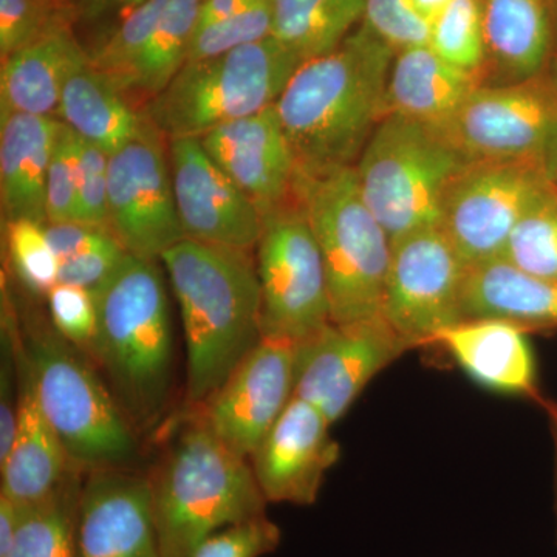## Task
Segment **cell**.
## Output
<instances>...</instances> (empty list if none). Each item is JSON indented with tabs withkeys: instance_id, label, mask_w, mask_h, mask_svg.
<instances>
[{
	"instance_id": "obj_1",
	"label": "cell",
	"mask_w": 557,
	"mask_h": 557,
	"mask_svg": "<svg viewBox=\"0 0 557 557\" xmlns=\"http://www.w3.org/2000/svg\"><path fill=\"white\" fill-rule=\"evenodd\" d=\"M395 51L359 25L335 50L299 65L276 101L296 168L355 166L386 116Z\"/></svg>"
},
{
	"instance_id": "obj_2",
	"label": "cell",
	"mask_w": 557,
	"mask_h": 557,
	"mask_svg": "<svg viewBox=\"0 0 557 557\" xmlns=\"http://www.w3.org/2000/svg\"><path fill=\"white\" fill-rule=\"evenodd\" d=\"M161 260L185 332L186 397L205 405L262 341L256 259L240 249L183 239Z\"/></svg>"
},
{
	"instance_id": "obj_3",
	"label": "cell",
	"mask_w": 557,
	"mask_h": 557,
	"mask_svg": "<svg viewBox=\"0 0 557 557\" xmlns=\"http://www.w3.org/2000/svg\"><path fill=\"white\" fill-rule=\"evenodd\" d=\"M98 327L90 354L135 431L159 423L170 399L172 324L166 288L156 260L127 252L94 293Z\"/></svg>"
},
{
	"instance_id": "obj_4",
	"label": "cell",
	"mask_w": 557,
	"mask_h": 557,
	"mask_svg": "<svg viewBox=\"0 0 557 557\" xmlns=\"http://www.w3.org/2000/svg\"><path fill=\"white\" fill-rule=\"evenodd\" d=\"M150 480L160 557H190L222 528L267 515L248 458L231 450L201 420L189 428Z\"/></svg>"
},
{
	"instance_id": "obj_5",
	"label": "cell",
	"mask_w": 557,
	"mask_h": 557,
	"mask_svg": "<svg viewBox=\"0 0 557 557\" xmlns=\"http://www.w3.org/2000/svg\"><path fill=\"white\" fill-rule=\"evenodd\" d=\"M293 197L321 249L332 322L381 317L392 242L362 199L355 166L296 168Z\"/></svg>"
},
{
	"instance_id": "obj_6",
	"label": "cell",
	"mask_w": 557,
	"mask_h": 557,
	"mask_svg": "<svg viewBox=\"0 0 557 557\" xmlns=\"http://www.w3.org/2000/svg\"><path fill=\"white\" fill-rule=\"evenodd\" d=\"M471 160L440 127L384 116L355 164L362 199L395 242L438 228L454 182Z\"/></svg>"
},
{
	"instance_id": "obj_7",
	"label": "cell",
	"mask_w": 557,
	"mask_h": 557,
	"mask_svg": "<svg viewBox=\"0 0 557 557\" xmlns=\"http://www.w3.org/2000/svg\"><path fill=\"white\" fill-rule=\"evenodd\" d=\"M57 330L28 325L21 351L40 409L76 469L123 468L137 454L135 429L100 376Z\"/></svg>"
},
{
	"instance_id": "obj_8",
	"label": "cell",
	"mask_w": 557,
	"mask_h": 557,
	"mask_svg": "<svg viewBox=\"0 0 557 557\" xmlns=\"http://www.w3.org/2000/svg\"><path fill=\"white\" fill-rule=\"evenodd\" d=\"M302 62L274 36L208 60L186 62L143 113L168 141L201 138L215 127L276 104Z\"/></svg>"
},
{
	"instance_id": "obj_9",
	"label": "cell",
	"mask_w": 557,
	"mask_h": 557,
	"mask_svg": "<svg viewBox=\"0 0 557 557\" xmlns=\"http://www.w3.org/2000/svg\"><path fill=\"white\" fill-rule=\"evenodd\" d=\"M256 267L262 338L300 344L332 322L321 249L295 197L263 212Z\"/></svg>"
},
{
	"instance_id": "obj_10",
	"label": "cell",
	"mask_w": 557,
	"mask_h": 557,
	"mask_svg": "<svg viewBox=\"0 0 557 557\" xmlns=\"http://www.w3.org/2000/svg\"><path fill=\"white\" fill-rule=\"evenodd\" d=\"M471 161H519L547 172L557 137V72L505 86H479L443 127Z\"/></svg>"
},
{
	"instance_id": "obj_11",
	"label": "cell",
	"mask_w": 557,
	"mask_h": 557,
	"mask_svg": "<svg viewBox=\"0 0 557 557\" xmlns=\"http://www.w3.org/2000/svg\"><path fill=\"white\" fill-rule=\"evenodd\" d=\"M467 269L440 226L392 242L381 317L410 350L435 346L443 332L463 322Z\"/></svg>"
},
{
	"instance_id": "obj_12",
	"label": "cell",
	"mask_w": 557,
	"mask_h": 557,
	"mask_svg": "<svg viewBox=\"0 0 557 557\" xmlns=\"http://www.w3.org/2000/svg\"><path fill=\"white\" fill-rule=\"evenodd\" d=\"M555 188L536 164L471 161L446 197L440 228L467 267L502 259L519 220Z\"/></svg>"
},
{
	"instance_id": "obj_13",
	"label": "cell",
	"mask_w": 557,
	"mask_h": 557,
	"mask_svg": "<svg viewBox=\"0 0 557 557\" xmlns=\"http://www.w3.org/2000/svg\"><path fill=\"white\" fill-rule=\"evenodd\" d=\"M109 228L129 255L161 260L186 239L175 205L168 139L143 113L135 137L109 160Z\"/></svg>"
},
{
	"instance_id": "obj_14",
	"label": "cell",
	"mask_w": 557,
	"mask_h": 557,
	"mask_svg": "<svg viewBox=\"0 0 557 557\" xmlns=\"http://www.w3.org/2000/svg\"><path fill=\"white\" fill-rule=\"evenodd\" d=\"M409 350L383 317L330 322L296 346L295 395L335 424L372 380Z\"/></svg>"
},
{
	"instance_id": "obj_15",
	"label": "cell",
	"mask_w": 557,
	"mask_h": 557,
	"mask_svg": "<svg viewBox=\"0 0 557 557\" xmlns=\"http://www.w3.org/2000/svg\"><path fill=\"white\" fill-rule=\"evenodd\" d=\"M296 346L262 338L205 403V424L240 457H252L295 397Z\"/></svg>"
},
{
	"instance_id": "obj_16",
	"label": "cell",
	"mask_w": 557,
	"mask_h": 557,
	"mask_svg": "<svg viewBox=\"0 0 557 557\" xmlns=\"http://www.w3.org/2000/svg\"><path fill=\"white\" fill-rule=\"evenodd\" d=\"M168 153L186 239L255 251L262 234V212L211 160L200 138L170 139Z\"/></svg>"
},
{
	"instance_id": "obj_17",
	"label": "cell",
	"mask_w": 557,
	"mask_h": 557,
	"mask_svg": "<svg viewBox=\"0 0 557 557\" xmlns=\"http://www.w3.org/2000/svg\"><path fill=\"white\" fill-rule=\"evenodd\" d=\"M332 423L309 403L293 397L251 457L260 491L269 504L310 507L317 504L341 446Z\"/></svg>"
},
{
	"instance_id": "obj_18",
	"label": "cell",
	"mask_w": 557,
	"mask_h": 557,
	"mask_svg": "<svg viewBox=\"0 0 557 557\" xmlns=\"http://www.w3.org/2000/svg\"><path fill=\"white\" fill-rule=\"evenodd\" d=\"M78 557H160L149 479L90 471L79 497Z\"/></svg>"
},
{
	"instance_id": "obj_19",
	"label": "cell",
	"mask_w": 557,
	"mask_h": 557,
	"mask_svg": "<svg viewBox=\"0 0 557 557\" xmlns=\"http://www.w3.org/2000/svg\"><path fill=\"white\" fill-rule=\"evenodd\" d=\"M200 141L262 214L293 199L296 159L276 106L215 127Z\"/></svg>"
},
{
	"instance_id": "obj_20",
	"label": "cell",
	"mask_w": 557,
	"mask_h": 557,
	"mask_svg": "<svg viewBox=\"0 0 557 557\" xmlns=\"http://www.w3.org/2000/svg\"><path fill=\"white\" fill-rule=\"evenodd\" d=\"M530 333L500 319H471L438 336L435 346L448 351L472 383L504 397L541 401L536 357Z\"/></svg>"
},
{
	"instance_id": "obj_21",
	"label": "cell",
	"mask_w": 557,
	"mask_h": 557,
	"mask_svg": "<svg viewBox=\"0 0 557 557\" xmlns=\"http://www.w3.org/2000/svg\"><path fill=\"white\" fill-rule=\"evenodd\" d=\"M485 27V86L533 79L556 58L548 0H482Z\"/></svg>"
},
{
	"instance_id": "obj_22",
	"label": "cell",
	"mask_w": 557,
	"mask_h": 557,
	"mask_svg": "<svg viewBox=\"0 0 557 557\" xmlns=\"http://www.w3.org/2000/svg\"><path fill=\"white\" fill-rule=\"evenodd\" d=\"M17 375H20V412L16 435L9 456L0 463L2 487L14 504H38L57 493L73 469L67 453L40 409L30 369L17 339Z\"/></svg>"
},
{
	"instance_id": "obj_23",
	"label": "cell",
	"mask_w": 557,
	"mask_h": 557,
	"mask_svg": "<svg viewBox=\"0 0 557 557\" xmlns=\"http://www.w3.org/2000/svg\"><path fill=\"white\" fill-rule=\"evenodd\" d=\"M61 121L0 112V201L3 220L46 225L47 171Z\"/></svg>"
},
{
	"instance_id": "obj_24",
	"label": "cell",
	"mask_w": 557,
	"mask_h": 557,
	"mask_svg": "<svg viewBox=\"0 0 557 557\" xmlns=\"http://www.w3.org/2000/svg\"><path fill=\"white\" fill-rule=\"evenodd\" d=\"M479 86V75L449 64L429 46L398 51L388 73L386 116L443 129Z\"/></svg>"
},
{
	"instance_id": "obj_25",
	"label": "cell",
	"mask_w": 557,
	"mask_h": 557,
	"mask_svg": "<svg viewBox=\"0 0 557 557\" xmlns=\"http://www.w3.org/2000/svg\"><path fill=\"white\" fill-rule=\"evenodd\" d=\"M461 314L463 321L500 319L528 333L557 329V281L525 273L505 259L468 267Z\"/></svg>"
},
{
	"instance_id": "obj_26",
	"label": "cell",
	"mask_w": 557,
	"mask_h": 557,
	"mask_svg": "<svg viewBox=\"0 0 557 557\" xmlns=\"http://www.w3.org/2000/svg\"><path fill=\"white\" fill-rule=\"evenodd\" d=\"M87 60V51L73 33V25H61L47 33L2 60L0 110L57 119L65 79Z\"/></svg>"
},
{
	"instance_id": "obj_27",
	"label": "cell",
	"mask_w": 557,
	"mask_h": 557,
	"mask_svg": "<svg viewBox=\"0 0 557 557\" xmlns=\"http://www.w3.org/2000/svg\"><path fill=\"white\" fill-rule=\"evenodd\" d=\"M57 119L81 138L113 156L135 137L143 112L127 101L106 73L87 60L65 79Z\"/></svg>"
},
{
	"instance_id": "obj_28",
	"label": "cell",
	"mask_w": 557,
	"mask_h": 557,
	"mask_svg": "<svg viewBox=\"0 0 557 557\" xmlns=\"http://www.w3.org/2000/svg\"><path fill=\"white\" fill-rule=\"evenodd\" d=\"M203 0H170L149 42L129 69L113 79L138 112L149 104L188 60Z\"/></svg>"
},
{
	"instance_id": "obj_29",
	"label": "cell",
	"mask_w": 557,
	"mask_h": 557,
	"mask_svg": "<svg viewBox=\"0 0 557 557\" xmlns=\"http://www.w3.org/2000/svg\"><path fill=\"white\" fill-rule=\"evenodd\" d=\"M273 36L304 61L335 50L362 21L368 0H273Z\"/></svg>"
},
{
	"instance_id": "obj_30",
	"label": "cell",
	"mask_w": 557,
	"mask_h": 557,
	"mask_svg": "<svg viewBox=\"0 0 557 557\" xmlns=\"http://www.w3.org/2000/svg\"><path fill=\"white\" fill-rule=\"evenodd\" d=\"M83 480L75 471L38 504L21 507V525L5 557H78V511Z\"/></svg>"
},
{
	"instance_id": "obj_31",
	"label": "cell",
	"mask_w": 557,
	"mask_h": 557,
	"mask_svg": "<svg viewBox=\"0 0 557 557\" xmlns=\"http://www.w3.org/2000/svg\"><path fill=\"white\" fill-rule=\"evenodd\" d=\"M429 47L449 64L482 78L486 64L482 0H453L431 24Z\"/></svg>"
},
{
	"instance_id": "obj_32",
	"label": "cell",
	"mask_w": 557,
	"mask_h": 557,
	"mask_svg": "<svg viewBox=\"0 0 557 557\" xmlns=\"http://www.w3.org/2000/svg\"><path fill=\"white\" fill-rule=\"evenodd\" d=\"M502 259L525 273L557 281V188L519 220Z\"/></svg>"
},
{
	"instance_id": "obj_33",
	"label": "cell",
	"mask_w": 557,
	"mask_h": 557,
	"mask_svg": "<svg viewBox=\"0 0 557 557\" xmlns=\"http://www.w3.org/2000/svg\"><path fill=\"white\" fill-rule=\"evenodd\" d=\"M168 2L170 0H146L116 22L89 50H86L90 64L112 81L123 75L149 42L166 10Z\"/></svg>"
},
{
	"instance_id": "obj_34",
	"label": "cell",
	"mask_w": 557,
	"mask_h": 557,
	"mask_svg": "<svg viewBox=\"0 0 557 557\" xmlns=\"http://www.w3.org/2000/svg\"><path fill=\"white\" fill-rule=\"evenodd\" d=\"M11 269L22 285L35 295H49L58 284L61 260L47 240L44 225L32 220L5 222Z\"/></svg>"
},
{
	"instance_id": "obj_35",
	"label": "cell",
	"mask_w": 557,
	"mask_h": 557,
	"mask_svg": "<svg viewBox=\"0 0 557 557\" xmlns=\"http://www.w3.org/2000/svg\"><path fill=\"white\" fill-rule=\"evenodd\" d=\"M274 2L259 0L239 14L196 30L186 62L208 60L273 36ZM185 62V64H186Z\"/></svg>"
},
{
	"instance_id": "obj_36",
	"label": "cell",
	"mask_w": 557,
	"mask_h": 557,
	"mask_svg": "<svg viewBox=\"0 0 557 557\" xmlns=\"http://www.w3.org/2000/svg\"><path fill=\"white\" fill-rule=\"evenodd\" d=\"M79 177L78 135L61 121L47 171L46 208L50 223L79 222Z\"/></svg>"
},
{
	"instance_id": "obj_37",
	"label": "cell",
	"mask_w": 557,
	"mask_h": 557,
	"mask_svg": "<svg viewBox=\"0 0 557 557\" xmlns=\"http://www.w3.org/2000/svg\"><path fill=\"white\" fill-rule=\"evenodd\" d=\"M65 24L72 22L60 0H0V58L5 60Z\"/></svg>"
},
{
	"instance_id": "obj_38",
	"label": "cell",
	"mask_w": 557,
	"mask_h": 557,
	"mask_svg": "<svg viewBox=\"0 0 557 557\" xmlns=\"http://www.w3.org/2000/svg\"><path fill=\"white\" fill-rule=\"evenodd\" d=\"M281 541V528L263 515L222 528L205 539L190 557H263L276 552Z\"/></svg>"
},
{
	"instance_id": "obj_39",
	"label": "cell",
	"mask_w": 557,
	"mask_h": 557,
	"mask_svg": "<svg viewBox=\"0 0 557 557\" xmlns=\"http://www.w3.org/2000/svg\"><path fill=\"white\" fill-rule=\"evenodd\" d=\"M47 299L54 330L72 346L90 351L98 327L95 296L75 285L57 284Z\"/></svg>"
},
{
	"instance_id": "obj_40",
	"label": "cell",
	"mask_w": 557,
	"mask_h": 557,
	"mask_svg": "<svg viewBox=\"0 0 557 557\" xmlns=\"http://www.w3.org/2000/svg\"><path fill=\"white\" fill-rule=\"evenodd\" d=\"M361 24L395 53L429 46L431 40V25L417 16L405 0H368Z\"/></svg>"
},
{
	"instance_id": "obj_41",
	"label": "cell",
	"mask_w": 557,
	"mask_h": 557,
	"mask_svg": "<svg viewBox=\"0 0 557 557\" xmlns=\"http://www.w3.org/2000/svg\"><path fill=\"white\" fill-rule=\"evenodd\" d=\"M79 222L109 228V160L110 156L94 143L78 135Z\"/></svg>"
},
{
	"instance_id": "obj_42",
	"label": "cell",
	"mask_w": 557,
	"mask_h": 557,
	"mask_svg": "<svg viewBox=\"0 0 557 557\" xmlns=\"http://www.w3.org/2000/svg\"><path fill=\"white\" fill-rule=\"evenodd\" d=\"M2 333V372H0V463L9 456L16 435L17 412H20V386L14 387L17 370L16 330L11 327V319L3 322Z\"/></svg>"
},
{
	"instance_id": "obj_43",
	"label": "cell",
	"mask_w": 557,
	"mask_h": 557,
	"mask_svg": "<svg viewBox=\"0 0 557 557\" xmlns=\"http://www.w3.org/2000/svg\"><path fill=\"white\" fill-rule=\"evenodd\" d=\"M126 255L123 245L113 244L61 260L58 284L75 285L94 295L115 273Z\"/></svg>"
},
{
	"instance_id": "obj_44",
	"label": "cell",
	"mask_w": 557,
	"mask_h": 557,
	"mask_svg": "<svg viewBox=\"0 0 557 557\" xmlns=\"http://www.w3.org/2000/svg\"><path fill=\"white\" fill-rule=\"evenodd\" d=\"M47 240L60 260L75 258L83 252L120 244L108 226L84 222H57L44 225ZM124 248V247H123Z\"/></svg>"
},
{
	"instance_id": "obj_45",
	"label": "cell",
	"mask_w": 557,
	"mask_h": 557,
	"mask_svg": "<svg viewBox=\"0 0 557 557\" xmlns=\"http://www.w3.org/2000/svg\"><path fill=\"white\" fill-rule=\"evenodd\" d=\"M60 2L73 27L98 25L106 33L146 0H60Z\"/></svg>"
},
{
	"instance_id": "obj_46",
	"label": "cell",
	"mask_w": 557,
	"mask_h": 557,
	"mask_svg": "<svg viewBox=\"0 0 557 557\" xmlns=\"http://www.w3.org/2000/svg\"><path fill=\"white\" fill-rule=\"evenodd\" d=\"M259 0H203L199 10V20H197V28L208 27L223 20L239 14L240 11L249 9Z\"/></svg>"
},
{
	"instance_id": "obj_47",
	"label": "cell",
	"mask_w": 557,
	"mask_h": 557,
	"mask_svg": "<svg viewBox=\"0 0 557 557\" xmlns=\"http://www.w3.org/2000/svg\"><path fill=\"white\" fill-rule=\"evenodd\" d=\"M21 507L0 494V557L9 555L21 525Z\"/></svg>"
},
{
	"instance_id": "obj_48",
	"label": "cell",
	"mask_w": 557,
	"mask_h": 557,
	"mask_svg": "<svg viewBox=\"0 0 557 557\" xmlns=\"http://www.w3.org/2000/svg\"><path fill=\"white\" fill-rule=\"evenodd\" d=\"M405 2L417 16L431 25L453 0H405Z\"/></svg>"
},
{
	"instance_id": "obj_49",
	"label": "cell",
	"mask_w": 557,
	"mask_h": 557,
	"mask_svg": "<svg viewBox=\"0 0 557 557\" xmlns=\"http://www.w3.org/2000/svg\"><path fill=\"white\" fill-rule=\"evenodd\" d=\"M547 412L549 426H552L553 442H555V518H556V544H557V403L542 397L537 403Z\"/></svg>"
},
{
	"instance_id": "obj_50",
	"label": "cell",
	"mask_w": 557,
	"mask_h": 557,
	"mask_svg": "<svg viewBox=\"0 0 557 557\" xmlns=\"http://www.w3.org/2000/svg\"><path fill=\"white\" fill-rule=\"evenodd\" d=\"M555 69L557 72V58H555ZM547 175L552 180L553 185L557 188V137L555 145H553L552 152H549L547 160Z\"/></svg>"
},
{
	"instance_id": "obj_51",
	"label": "cell",
	"mask_w": 557,
	"mask_h": 557,
	"mask_svg": "<svg viewBox=\"0 0 557 557\" xmlns=\"http://www.w3.org/2000/svg\"><path fill=\"white\" fill-rule=\"evenodd\" d=\"M549 9H552L553 25H555V39H556V58H557V0H548Z\"/></svg>"
}]
</instances>
